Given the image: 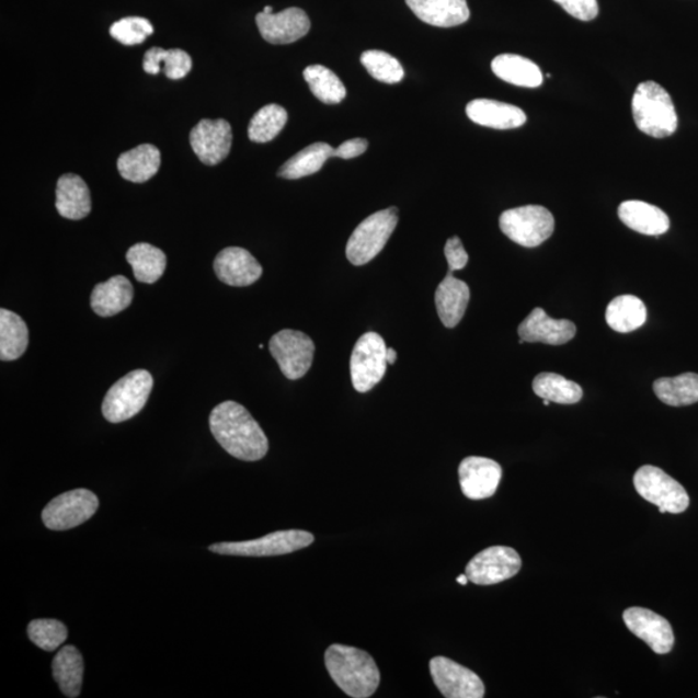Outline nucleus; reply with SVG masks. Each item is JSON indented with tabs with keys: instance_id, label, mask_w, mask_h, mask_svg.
<instances>
[{
	"instance_id": "nucleus-1",
	"label": "nucleus",
	"mask_w": 698,
	"mask_h": 698,
	"mask_svg": "<svg viewBox=\"0 0 698 698\" xmlns=\"http://www.w3.org/2000/svg\"><path fill=\"white\" fill-rule=\"evenodd\" d=\"M210 430L221 448L237 459L255 462L267 456V436L248 409L234 401H225L214 408Z\"/></svg>"
},
{
	"instance_id": "nucleus-2",
	"label": "nucleus",
	"mask_w": 698,
	"mask_h": 698,
	"mask_svg": "<svg viewBox=\"0 0 698 698\" xmlns=\"http://www.w3.org/2000/svg\"><path fill=\"white\" fill-rule=\"evenodd\" d=\"M325 666L343 693L354 698H368L376 694L380 673L368 652L355 646L333 644L325 652Z\"/></svg>"
},
{
	"instance_id": "nucleus-3",
	"label": "nucleus",
	"mask_w": 698,
	"mask_h": 698,
	"mask_svg": "<svg viewBox=\"0 0 698 698\" xmlns=\"http://www.w3.org/2000/svg\"><path fill=\"white\" fill-rule=\"evenodd\" d=\"M632 117L640 131L654 139L672 136L678 128L673 99L656 82L640 83L632 96Z\"/></svg>"
},
{
	"instance_id": "nucleus-4",
	"label": "nucleus",
	"mask_w": 698,
	"mask_h": 698,
	"mask_svg": "<svg viewBox=\"0 0 698 698\" xmlns=\"http://www.w3.org/2000/svg\"><path fill=\"white\" fill-rule=\"evenodd\" d=\"M153 388V377L147 370L128 373L105 394L103 415L107 422L122 423L134 419L146 407Z\"/></svg>"
},
{
	"instance_id": "nucleus-5",
	"label": "nucleus",
	"mask_w": 698,
	"mask_h": 698,
	"mask_svg": "<svg viewBox=\"0 0 698 698\" xmlns=\"http://www.w3.org/2000/svg\"><path fill=\"white\" fill-rule=\"evenodd\" d=\"M398 213L396 207L386 208V210L370 215L355 229L347 242V249H345V254L352 264L362 267V265L371 262L385 249L396 226H398Z\"/></svg>"
},
{
	"instance_id": "nucleus-6",
	"label": "nucleus",
	"mask_w": 698,
	"mask_h": 698,
	"mask_svg": "<svg viewBox=\"0 0 698 698\" xmlns=\"http://www.w3.org/2000/svg\"><path fill=\"white\" fill-rule=\"evenodd\" d=\"M500 227L511 241L524 248H537L552 236L556 219L546 207L528 205L502 213Z\"/></svg>"
},
{
	"instance_id": "nucleus-7",
	"label": "nucleus",
	"mask_w": 698,
	"mask_h": 698,
	"mask_svg": "<svg viewBox=\"0 0 698 698\" xmlns=\"http://www.w3.org/2000/svg\"><path fill=\"white\" fill-rule=\"evenodd\" d=\"M314 542V536L306 530H279L275 534L243 542H222L208 547L220 556L232 557H279L304 550Z\"/></svg>"
},
{
	"instance_id": "nucleus-8",
	"label": "nucleus",
	"mask_w": 698,
	"mask_h": 698,
	"mask_svg": "<svg viewBox=\"0 0 698 698\" xmlns=\"http://www.w3.org/2000/svg\"><path fill=\"white\" fill-rule=\"evenodd\" d=\"M634 487L642 499L660 508L661 514H682L689 506L686 489L659 467H640L634 474Z\"/></svg>"
},
{
	"instance_id": "nucleus-9",
	"label": "nucleus",
	"mask_w": 698,
	"mask_h": 698,
	"mask_svg": "<svg viewBox=\"0 0 698 698\" xmlns=\"http://www.w3.org/2000/svg\"><path fill=\"white\" fill-rule=\"evenodd\" d=\"M387 345L377 333H366L357 341L351 356V379L355 390L369 392L387 371Z\"/></svg>"
},
{
	"instance_id": "nucleus-10",
	"label": "nucleus",
	"mask_w": 698,
	"mask_h": 698,
	"mask_svg": "<svg viewBox=\"0 0 698 698\" xmlns=\"http://www.w3.org/2000/svg\"><path fill=\"white\" fill-rule=\"evenodd\" d=\"M99 508V499L89 489H75L55 496L43 510L42 520L48 529L69 530L89 522Z\"/></svg>"
},
{
	"instance_id": "nucleus-11",
	"label": "nucleus",
	"mask_w": 698,
	"mask_h": 698,
	"mask_svg": "<svg viewBox=\"0 0 698 698\" xmlns=\"http://www.w3.org/2000/svg\"><path fill=\"white\" fill-rule=\"evenodd\" d=\"M314 343L298 330L285 329L272 336L270 351L281 371L290 380L304 378L311 369Z\"/></svg>"
},
{
	"instance_id": "nucleus-12",
	"label": "nucleus",
	"mask_w": 698,
	"mask_h": 698,
	"mask_svg": "<svg viewBox=\"0 0 698 698\" xmlns=\"http://www.w3.org/2000/svg\"><path fill=\"white\" fill-rule=\"evenodd\" d=\"M520 568L519 553L511 547L493 546L471 559L466 567V574L474 585L491 586L513 579Z\"/></svg>"
},
{
	"instance_id": "nucleus-13",
	"label": "nucleus",
	"mask_w": 698,
	"mask_h": 698,
	"mask_svg": "<svg viewBox=\"0 0 698 698\" xmlns=\"http://www.w3.org/2000/svg\"><path fill=\"white\" fill-rule=\"evenodd\" d=\"M432 679L446 698H483L485 686L478 674L446 657L430 661Z\"/></svg>"
},
{
	"instance_id": "nucleus-14",
	"label": "nucleus",
	"mask_w": 698,
	"mask_h": 698,
	"mask_svg": "<svg viewBox=\"0 0 698 698\" xmlns=\"http://www.w3.org/2000/svg\"><path fill=\"white\" fill-rule=\"evenodd\" d=\"M191 146L199 161L207 165L225 161L232 148V127L226 119H203L191 131Z\"/></svg>"
},
{
	"instance_id": "nucleus-15",
	"label": "nucleus",
	"mask_w": 698,
	"mask_h": 698,
	"mask_svg": "<svg viewBox=\"0 0 698 698\" xmlns=\"http://www.w3.org/2000/svg\"><path fill=\"white\" fill-rule=\"evenodd\" d=\"M459 484L467 499L479 501L491 499L499 489L502 467L484 457H467L459 465Z\"/></svg>"
},
{
	"instance_id": "nucleus-16",
	"label": "nucleus",
	"mask_w": 698,
	"mask_h": 698,
	"mask_svg": "<svg viewBox=\"0 0 698 698\" xmlns=\"http://www.w3.org/2000/svg\"><path fill=\"white\" fill-rule=\"evenodd\" d=\"M256 25L264 41L272 45H290L306 37L311 21L304 10L291 7L278 13H258Z\"/></svg>"
},
{
	"instance_id": "nucleus-17",
	"label": "nucleus",
	"mask_w": 698,
	"mask_h": 698,
	"mask_svg": "<svg viewBox=\"0 0 698 698\" xmlns=\"http://www.w3.org/2000/svg\"><path fill=\"white\" fill-rule=\"evenodd\" d=\"M623 621L632 634L642 639L654 653L672 652L675 638L666 618L650 609L632 607L623 611Z\"/></svg>"
},
{
	"instance_id": "nucleus-18",
	"label": "nucleus",
	"mask_w": 698,
	"mask_h": 698,
	"mask_svg": "<svg viewBox=\"0 0 698 698\" xmlns=\"http://www.w3.org/2000/svg\"><path fill=\"white\" fill-rule=\"evenodd\" d=\"M214 271L222 284L244 287L262 277L261 263L241 248H227L215 258Z\"/></svg>"
},
{
	"instance_id": "nucleus-19",
	"label": "nucleus",
	"mask_w": 698,
	"mask_h": 698,
	"mask_svg": "<svg viewBox=\"0 0 698 698\" xmlns=\"http://www.w3.org/2000/svg\"><path fill=\"white\" fill-rule=\"evenodd\" d=\"M517 333L527 343L561 345L573 340L577 328L570 320L551 319L542 308L537 307L520 323Z\"/></svg>"
},
{
	"instance_id": "nucleus-20",
	"label": "nucleus",
	"mask_w": 698,
	"mask_h": 698,
	"mask_svg": "<svg viewBox=\"0 0 698 698\" xmlns=\"http://www.w3.org/2000/svg\"><path fill=\"white\" fill-rule=\"evenodd\" d=\"M466 114L473 124L495 129L517 128L527 122V114L520 107L489 99L472 100L467 104Z\"/></svg>"
},
{
	"instance_id": "nucleus-21",
	"label": "nucleus",
	"mask_w": 698,
	"mask_h": 698,
	"mask_svg": "<svg viewBox=\"0 0 698 698\" xmlns=\"http://www.w3.org/2000/svg\"><path fill=\"white\" fill-rule=\"evenodd\" d=\"M410 10L423 23L437 27H453L467 23L470 9L466 0H405Z\"/></svg>"
},
{
	"instance_id": "nucleus-22",
	"label": "nucleus",
	"mask_w": 698,
	"mask_h": 698,
	"mask_svg": "<svg viewBox=\"0 0 698 698\" xmlns=\"http://www.w3.org/2000/svg\"><path fill=\"white\" fill-rule=\"evenodd\" d=\"M470 301V287L449 272L438 285L435 304L444 327L453 329L464 319Z\"/></svg>"
},
{
	"instance_id": "nucleus-23",
	"label": "nucleus",
	"mask_w": 698,
	"mask_h": 698,
	"mask_svg": "<svg viewBox=\"0 0 698 698\" xmlns=\"http://www.w3.org/2000/svg\"><path fill=\"white\" fill-rule=\"evenodd\" d=\"M56 208L62 218L81 220L91 213L88 184L81 176L65 174L56 186Z\"/></svg>"
},
{
	"instance_id": "nucleus-24",
	"label": "nucleus",
	"mask_w": 698,
	"mask_h": 698,
	"mask_svg": "<svg viewBox=\"0 0 698 698\" xmlns=\"http://www.w3.org/2000/svg\"><path fill=\"white\" fill-rule=\"evenodd\" d=\"M618 216L626 227L645 236H661L671 228V219L661 208L643 201H625Z\"/></svg>"
},
{
	"instance_id": "nucleus-25",
	"label": "nucleus",
	"mask_w": 698,
	"mask_h": 698,
	"mask_svg": "<svg viewBox=\"0 0 698 698\" xmlns=\"http://www.w3.org/2000/svg\"><path fill=\"white\" fill-rule=\"evenodd\" d=\"M134 287L125 276L98 284L91 294V307L100 318H112L133 304Z\"/></svg>"
},
{
	"instance_id": "nucleus-26",
	"label": "nucleus",
	"mask_w": 698,
	"mask_h": 698,
	"mask_svg": "<svg viewBox=\"0 0 698 698\" xmlns=\"http://www.w3.org/2000/svg\"><path fill=\"white\" fill-rule=\"evenodd\" d=\"M493 73L510 84L536 89L543 82L541 69L534 61L519 55H500L492 61Z\"/></svg>"
},
{
	"instance_id": "nucleus-27",
	"label": "nucleus",
	"mask_w": 698,
	"mask_h": 698,
	"mask_svg": "<svg viewBox=\"0 0 698 698\" xmlns=\"http://www.w3.org/2000/svg\"><path fill=\"white\" fill-rule=\"evenodd\" d=\"M118 171L122 178L133 183H146L161 168V152L152 144H142L119 156Z\"/></svg>"
},
{
	"instance_id": "nucleus-28",
	"label": "nucleus",
	"mask_w": 698,
	"mask_h": 698,
	"mask_svg": "<svg viewBox=\"0 0 698 698\" xmlns=\"http://www.w3.org/2000/svg\"><path fill=\"white\" fill-rule=\"evenodd\" d=\"M84 664L81 652L75 645H65L53 662L54 678L61 693L76 698L81 695Z\"/></svg>"
},
{
	"instance_id": "nucleus-29",
	"label": "nucleus",
	"mask_w": 698,
	"mask_h": 698,
	"mask_svg": "<svg viewBox=\"0 0 698 698\" xmlns=\"http://www.w3.org/2000/svg\"><path fill=\"white\" fill-rule=\"evenodd\" d=\"M126 259L133 267L135 278L142 284H156L168 265L163 251L146 242L134 244L127 251Z\"/></svg>"
},
{
	"instance_id": "nucleus-30",
	"label": "nucleus",
	"mask_w": 698,
	"mask_h": 698,
	"mask_svg": "<svg viewBox=\"0 0 698 698\" xmlns=\"http://www.w3.org/2000/svg\"><path fill=\"white\" fill-rule=\"evenodd\" d=\"M606 320L609 328L617 333H631V331L644 325L646 320L645 305L634 295H621L608 305Z\"/></svg>"
},
{
	"instance_id": "nucleus-31",
	"label": "nucleus",
	"mask_w": 698,
	"mask_h": 698,
	"mask_svg": "<svg viewBox=\"0 0 698 698\" xmlns=\"http://www.w3.org/2000/svg\"><path fill=\"white\" fill-rule=\"evenodd\" d=\"M28 344L26 323L19 314L0 309V359L14 362L25 354Z\"/></svg>"
},
{
	"instance_id": "nucleus-32",
	"label": "nucleus",
	"mask_w": 698,
	"mask_h": 698,
	"mask_svg": "<svg viewBox=\"0 0 698 698\" xmlns=\"http://www.w3.org/2000/svg\"><path fill=\"white\" fill-rule=\"evenodd\" d=\"M334 150L328 142H314L291 157L278 170V176L287 180H297L313 175L322 169V165L331 157H334Z\"/></svg>"
},
{
	"instance_id": "nucleus-33",
	"label": "nucleus",
	"mask_w": 698,
	"mask_h": 698,
	"mask_svg": "<svg viewBox=\"0 0 698 698\" xmlns=\"http://www.w3.org/2000/svg\"><path fill=\"white\" fill-rule=\"evenodd\" d=\"M653 391L666 405L687 407L698 402V374L686 373L674 378H660Z\"/></svg>"
},
{
	"instance_id": "nucleus-34",
	"label": "nucleus",
	"mask_w": 698,
	"mask_h": 698,
	"mask_svg": "<svg viewBox=\"0 0 698 698\" xmlns=\"http://www.w3.org/2000/svg\"><path fill=\"white\" fill-rule=\"evenodd\" d=\"M162 64L163 73L170 79H182L188 76L193 67L192 57L183 49H165L153 47L144 55L142 68L146 73L156 76L160 73Z\"/></svg>"
},
{
	"instance_id": "nucleus-35",
	"label": "nucleus",
	"mask_w": 698,
	"mask_h": 698,
	"mask_svg": "<svg viewBox=\"0 0 698 698\" xmlns=\"http://www.w3.org/2000/svg\"><path fill=\"white\" fill-rule=\"evenodd\" d=\"M534 391L543 400L572 405L581 401L584 391L579 384L556 373H541L534 380Z\"/></svg>"
},
{
	"instance_id": "nucleus-36",
	"label": "nucleus",
	"mask_w": 698,
	"mask_h": 698,
	"mask_svg": "<svg viewBox=\"0 0 698 698\" xmlns=\"http://www.w3.org/2000/svg\"><path fill=\"white\" fill-rule=\"evenodd\" d=\"M304 76L313 95L323 104H340L347 95V90H345L341 78L322 65L307 67Z\"/></svg>"
},
{
	"instance_id": "nucleus-37",
	"label": "nucleus",
	"mask_w": 698,
	"mask_h": 698,
	"mask_svg": "<svg viewBox=\"0 0 698 698\" xmlns=\"http://www.w3.org/2000/svg\"><path fill=\"white\" fill-rule=\"evenodd\" d=\"M287 124V112L283 106L270 104L262 107L251 119L248 134L254 142H270L283 131Z\"/></svg>"
},
{
	"instance_id": "nucleus-38",
	"label": "nucleus",
	"mask_w": 698,
	"mask_h": 698,
	"mask_svg": "<svg viewBox=\"0 0 698 698\" xmlns=\"http://www.w3.org/2000/svg\"><path fill=\"white\" fill-rule=\"evenodd\" d=\"M359 60L368 73L379 82L394 84L401 82L405 76L398 59H394L390 54L378 52V49L365 52Z\"/></svg>"
},
{
	"instance_id": "nucleus-39",
	"label": "nucleus",
	"mask_w": 698,
	"mask_h": 698,
	"mask_svg": "<svg viewBox=\"0 0 698 698\" xmlns=\"http://www.w3.org/2000/svg\"><path fill=\"white\" fill-rule=\"evenodd\" d=\"M32 642L46 652H54L68 639V629L57 620H34L27 626Z\"/></svg>"
},
{
	"instance_id": "nucleus-40",
	"label": "nucleus",
	"mask_w": 698,
	"mask_h": 698,
	"mask_svg": "<svg viewBox=\"0 0 698 698\" xmlns=\"http://www.w3.org/2000/svg\"><path fill=\"white\" fill-rule=\"evenodd\" d=\"M153 33V25L144 18H125L111 26L112 37L125 46L140 45Z\"/></svg>"
},
{
	"instance_id": "nucleus-41",
	"label": "nucleus",
	"mask_w": 698,
	"mask_h": 698,
	"mask_svg": "<svg viewBox=\"0 0 698 698\" xmlns=\"http://www.w3.org/2000/svg\"><path fill=\"white\" fill-rule=\"evenodd\" d=\"M553 2L581 21H592L599 14L597 0H553Z\"/></svg>"
},
{
	"instance_id": "nucleus-42",
	"label": "nucleus",
	"mask_w": 698,
	"mask_h": 698,
	"mask_svg": "<svg viewBox=\"0 0 698 698\" xmlns=\"http://www.w3.org/2000/svg\"><path fill=\"white\" fill-rule=\"evenodd\" d=\"M444 253L451 273L464 270L469 263V254L466 253L464 243L458 237H451V239L446 241Z\"/></svg>"
},
{
	"instance_id": "nucleus-43",
	"label": "nucleus",
	"mask_w": 698,
	"mask_h": 698,
	"mask_svg": "<svg viewBox=\"0 0 698 698\" xmlns=\"http://www.w3.org/2000/svg\"><path fill=\"white\" fill-rule=\"evenodd\" d=\"M369 142L365 139H351L344 141L342 146L337 147L334 150V157L342 158V160H352V158H356L362 156L368 149Z\"/></svg>"
},
{
	"instance_id": "nucleus-44",
	"label": "nucleus",
	"mask_w": 698,
	"mask_h": 698,
	"mask_svg": "<svg viewBox=\"0 0 698 698\" xmlns=\"http://www.w3.org/2000/svg\"><path fill=\"white\" fill-rule=\"evenodd\" d=\"M396 358H398V352H396L393 348H387L388 365H393L396 363Z\"/></svg>"
},
{
	"instance_id": "nucleus-45",
	"label": "nucleus",
	"mask_w": 698,
	"mask_h": 698,
	"mask_svg": "<svg viewBox=\"0 0 698 698\" xmlns=\"http://www.w3.org/2000/svg\"><path fill=\"white\" fill-rule=\"evenodd\" d=\"M469 581L470 580H469V577H467L466 573L465 574H460L457 577V582H458L459 585L466 586L467 584H469Z\"/></svg>"
},
{
	"instance_id": "nucleus-46",
	"label": "nucleus",
	"mask_w": 698,
	"mask_h": 698,
	"mask_svg": "<svg viewBox=\"0 0 698 698\" xmlns=\"http://www.w3.org/2000/svg\"><path fill=\"white\" fill-rule=\"evenodd\" d=\"M273 9L271 5H265L263 12L265 13H272Z\"/></svg>"
},
{
	"instance_id": "nucleus-47",
	"label": "nucleus",
	"mask_w": 698,
	"mask_h": 698,
	"mask_svg": "<svg viewBox=\"0 0 698 698\" xmlns=\"http://www.w3.org/2000/svg\"><path fill=\"white\" fill-rule=\"evenodd\" d=\"M550 402H551V401H549V400H545V401H543V405H545V407H549V405H550Z\"/></svg>"
}]
</instances>
